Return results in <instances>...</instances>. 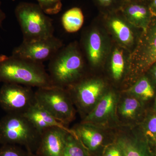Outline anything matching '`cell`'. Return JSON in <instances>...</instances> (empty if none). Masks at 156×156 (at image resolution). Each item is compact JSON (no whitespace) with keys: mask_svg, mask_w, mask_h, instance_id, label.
<instances>
[{"mask_svg":"<svg viewBox=\"0 0 156 156\" xmlns=\"http://www.w3.org/2000/svg\"><path fill=\"white\" fill-rule=\"evenodd\" d=\"M148 129L152 133H156V116L152 118L148 123Z\"/></svg>","mask_w":156,"mask_h":156,"instance_id":"26","label":"cell"},{"mask_svg":"<svg viewBox=\"0 0 156 156\" xmlns=\"http://www.w3.org/2000/svg\"><path fill=\"white\" fill-rule=\"evenodd\" d=\"M84 20L83 11L78 7H74L65 12L61 19L63 28L70 33L80 30L83 24Z\"/></svg>","mask_w":156,"mask_h":156,"instance_id":"16","label":"cell"},{"mask_svg":"<svg viewBox=\"0 0 156 156\" xmlns=\"http://www.w3.org/2000/svg\"><path fill=\"white\" fill-rule=\"evenodd\" d=\"M96 3L101 8L104 9H112L118 3L120 6H122L123 0H95Z\"/></svg>","mask_w":156,"mask_h":156,"instance_id":"25","label":"cell"},{"mask_svg":"<svg viewBox=\"0 0 156 156\" xmlns=\"http://www.w3.org/2000/svg\"><path fill=\"white\" fill-rule=\"evenodd\" d=\"M58 127L48 128L42 132L39 141V154L42 156H62L68 134Z\"/></svg>","mask_w":156,"mask_h":156,"instance_id":"10","label":"cell"},{"mask_svg":"<svg viewBox=\"0 0 156 156\" xmlns=\"http://www.w3.org/2000/svg\"><path fill=\"white\" fill-rule=\"evenodd\" d=\"M13 1L15 0H12ZM46 14H55L61 10L62 0H36Z\"/></svg>","mask_w":156,"mask_h":156,"instance_id":"21","label":"cell"},{"mask_svg":"<svg viewBox=\"0 0 156 156\" xmlns=\"http://www.w3.org/2000/svg\"><path fill=\"white\" fill-rule=\"evenodd\" d=\"M105 156H122L121 151L119 149L112 147L110 149L106 154Z\"/></svg>","mask_w":156,"mask_h":156,"instance_id":"28","label":"cell"},{"mask_svg":"<svg viewBox=\"0 0 156 156\" xmlns=\"http://www.w3.org/2000/svg\"><path fill=\"white\" fill-rule=\"evenodd\" d=\"M84 67V58L75 43L62 47L49 61V75L55 87H70L79 80Z\"/></svg>","mask_w":156,"mask_h":156,"instance_id":"2","label":"cell"},{"mask_svg":"<svg viewBox=\"0 0 156 156\" xmlns=\"http://www.w3.org/2000/svg\"><path fill=\"white\" fill-rule=\"evenodd\" d=\"M129 59L131 66L137 70L146 69L156 62V16L143 32Z\"/></svg>","mask_w":156,"mask_h":156,"instance_id":"8","label":"cell"},{"mask_svg":"<svg viewBox=\"0 0 156 156\" xmlns=\"http://www.w3.org/2000/svg\"><path fill=\"white\" fill-rule=\"evenodd\" d=\"M115 105V98L110 92L105 95L98 104L85 117L83 122L91 123L104 119L112 114Z\"/></svg>","mask_w":156,"mask_h":156,"instance_id":"14","label":"cell"},{"mask_svg":"<svg viewBox=\"0 0 156 156\" xmlns=\"http://www.w3.org/2000/svg\"><path fill=\"white\" fill-rule=\"evenodd\" d=\"M147 4L152 17L156 16V0H150Z\"/></svg>","mask_w":156,"mask_h":156,"instance_id":"27","label":"cell"},{"mask_svg":"<svg viewBox=\"0 0 156 156\" xmlns=\"http://www.w3.org/2000/svg\"><path fill=\"white\" fill-rule=\"evenodd\" d=\"M23 115L33 124L41 134L48 128L58 127L62 128L70 134L76 136L74 131H71L66 128L64 124L56 119L37 102Z\"/></svg>","mask_w":156,"mask_h":156,"instance_id":"12","label":"cell"},{"mask_svg":"<svg viewBox=\"0 0 156 156\" xmlns=\"http://www.w3.org/2000/svg\"><path fill=\"white\" fill-rule=\"evenodd\" d=\"M0 156H28V154L17 145L5 144L0 147Z\"/></svg>","mask_w":156,"mask_h":156,"instance_id":"23","label":"cell"},{"mask_svg":"<svg viewBox=\"0 0 156 156\" xmlns=\"http://www.w3.org/2000/svg\"><path fill=\"white\" fill-rule=\"evenodd\" d=\"M123 17L130 23L143 32L147 28L152 16L147 3L139 1L124 3L119 9Z\"/></svg>","mask_w":156,"mask_h":156,"instance_id":"11","label":"cell"},{"mask_svg":"<svg viewBox=\"0 0 156 156\" xmlns=\"http://www.w3.org/2000/svg\"><path fill=\"white\" fill-rule=\"evenodd\" d=\"M112 30L120 42L126 45L134 41V36L130 28L117 16L113 15L110 20Z\"/></svg>","mask_w":156,"mask_h":156,"instance_id":"17","label":"cell"},{"mask_svg":"<svg viewBox=\"0 0 156 156\" xmlns=\"http://www.w3.org/2000/svg\"><path fill=\"white\" fill-rule=\"evenodd\" d=\"M132 91L134 94L144 99H148L153 97L154 92L153 87L148 79L141 78L134 85Z\"/></svg>","mask_w":156,"mask_h":156,"instance_id":"19","label":"cell"},{"mask_svg":"<svg viewBox=\"0 0 156 156\" xmlns=\"http://www.w3.org/2000/svg\"><path fill=\"white\" fill-rule=\"evenodd\" d=\"M138 101L134 98H127L120 108L121 114L127 118L133 117L139 107Z\"/></svg>","mask_w":156,"mask_h":156,"instance_id":"22","label":"cell"},{"mask_svg":"<svg viewBox=\"0 0 156 156\" xmlns=\"http://www.w3.org/2000/svg\"><path fill=\"white\" fill-rule=\"evenodd\" d=\"M36 100L45 110L64 125L73 119L74 110L69 92L57 87L38 88Z\"/></svg>","mask_w":156,"mask_h":156,"instance_id":"5","label":"cell"},{"mask_svg":"<svg viewBox=\"0 0 156 156\" xmlns=\"http://www.w3.org/2000/svg\"><path fill=\"white\" fill-rule=\"evenodd\" d=\"M0 82L37 88L55 87L43 63L0 55Z\"/></svg>","mask_w":156,"mask_h":156,"instance_id":"1","label":"cell"},{"mask_svg":"<svg viewBox=\"0 0 156 156\" xmlns=\"http://www.w3.org/2000/svg\"><path fill=\"white\" fill-rule=\"evenodd\" d=\"M63 46L60 39L55 36L48 38L23 41L13 49L12 56L36 63H43L51 59Z\"/></svg>","mask_w":156,"mask_h":156,"instance_id":"7","label":"cell"},{"mask_svg":"<svg viewBox=\"0 0 156 156\" xmlns=\"http://www.w3.org/2000/svg\"><path fill=\"white\" fill-rule=\"evenodd\" d=\"M41 133L23 114L8 113L0 120V143L25 146L31 150Z\"/></svg>","mask_w":156,"mask_h":156,"instance_id":"4","label":"cell"},{"mask_svg":"<svg viewBox=\"0 0 156 156\" xmlns=\"http://www.w3.org/2000/svg\"><path fill=\"white\" fill-rule=\"evenodd\" d=\"M15 14L23 41H37L54 36L53 19L47 15L38 4L19 3L15 9Z\"/></svg>","mask_w":156,"mask_h":156,"instance_id":"3","label":"cell"},{"mask_svg":"<svg viewBox=\"0 0 156 156\" xmlns=\"http://www.w3.org/2000/svg\"><path fill=\"white\" fill-rule=\"evenodd\" d=\"M27 150H28V151H27V154H28V156H35L32 153L31 150L30 149H28Z\"/></svg>","mask_w":156,"mask_h":156,"instance_id":"32","label":"cell"},{"mask_svg":"<svg viewBox=\"0 0 156 156\" xmlns=\"http://www.w3.org/2000/svg\"><path fill=\"white\" fill-rule=\"evenodd\" d=\"M62 156H88V155L79 138L69 134Z\"/></svg>","mask_w":156,"mask_h":156,"instance_id":"18","label":"cell"},{"mask_svg":"<svg viewBox=\"0 0 156 156\" xmlns=\"http://www.w3.org/2000/svg\"><path fill=\"white\" fill-rule=\"evenodd\" d=\"M125 68V61L122 52L118 49L114 51L111 59L112 74L115 80H118L122 76Z\"/></svg>","mask_w":156,"mask_h":156,"instance_id":"20","label":"cell"},{"mask_svg":"<svg viewBox=\"0 0 156 156\" xmlns=\"http://www.w3.org/2000/svg\"><path fill=\"white\" fill-rule=\"evenodd\" d=\"M1 6H2V2L0 1V27L2 26L3 21L6 18L5 13L3 11Z\"/></svg>","mask_w":156,"mask_h":156,"instance_id":"29","label":"cell"},{"mask_svg":"<svg viewBox=\"0 0 156 156\" xmlns=\"http://www.w3.org/2000/svg\"><path fill=\"white\" fill-rule=\"evenodd\" d=\"M69 87L79 108L86 112L96 103L103 90V85L97 80H87Z\"/></svg>","mask_w":156,"mask_h":156,"instance_id":"9","label":"cell"},{"mask_svg":"<svg viewBox=\"0 0 156 156\" xmlns=\"http://www.w3.org/2000/svg\"><path fill=\"white\" fill-rule=\"evenodd\" d=\"M74 131L82 144L90 150H95L103 141L102 135L89 126V123L83 122Z\"/></svg>","mask_w":156,"mask_h":156,"instance_id":"15","label":"cell"},{"mask_svg":"<svg viewBox=\"0 0 156 156\" xmlns=\"http://www.w3.org/2000/svg\"><path fill=\"white\" fill-rule=\"evenodd\" d=\"M119 145L124 156H142L137 149L131 143L121 140L119 143Z\"/></svg>","mask_w":156,"mask_h":156,"instance_id":"24","label":"cell"},{"mask_svg":"<svg viewBox=\"0 0 156 156\" xmlns=\"http://www.w3.org/2000/svg\"><path fill=\"white\" fill-rule=\"evenodd\" d=\"M152 69V73L154 77L156 80V62L153 65Z\"/></svg>","mask_w":156,"mask_h":156,"instance_id":"30","label":"cell"},{"mask_svg":"<svg viewBox=\"0 0 156 156\" xmlns=\"http://www.w3.org/2000/svg\"><path fill=\"white\" fill-rule=\"evenodd\" d=\"M149 1L150 0H123L122 4L124 3L128 2H131V1H139V2H144L148 3Z\"/></svg>","mask_w":156,"mask_h":156,"instance_id":"31","label":"cell"},{"mask_svg":"<svg viewBox=\"0 0 156 156\" xmlns=\"http://www.w3.org/2000/svg\"><path fill=\"white\" fill-rule=\"evenodd\" d=\"M36 102L32 87L4 83L0 88V106L8 113L23 114Z\"/></svg>","mask_w":156,"mask_h":156,"instance_id":"6","label":"cell"},{"mask_svg":"<svg viewBox=\"0 0 156 156\" xmlns=\"http://www.w3.org/2000/svg\"><path fill=\"white\" fill-rule=\"evenodd\" d=\"M83 46L87 57L90 64L96 65L103 56V48L102 38L97 31L92 30L85 37Z\"/></svg>","mask_w":156,"mask_h":156,"instance_id":"13","label":"cell"}]
</instances>
